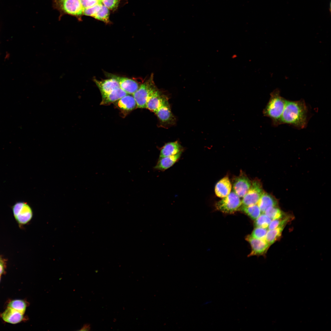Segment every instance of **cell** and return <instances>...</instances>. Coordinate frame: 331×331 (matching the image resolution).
Masks as SVG:
<instances>
[{"label": "cell", "instance_id": "6da1fadb", "mask_svg": "<svg viewBox=\"0 0 331 331\" xmlns=\"http://www.w3.org/2000/svg\"><path fill=\"white\" fill-rule=\"evenodd\" d=\"M308 110L304 100L286 101L281 124H287L298 129L305 128L308 120Z\"/></svg>", "mask_w": 331, "mask_h": 331}, {"label": "cell", "instance_id": "7a4b0ae2", "mask_svg": "<svg viewBox=\"0 0 331 331\" xmlns=\"http://www.w3.org/2000/svg\"><path fill=\"white\" fill-rule=\"evenodd\" d=\"M270 97L263 111L264 115L270 118L272 125L281 124V120L287 100L281 96L280 91L276 89L271 92Z\"/></svg>", "mask_w": 331, "mask_h": 331}, {"label": "cell", "instance_id": "3957f363", "mask_svg": "<svg viewBox=\"0 0 331 331\" xmlns=\"http://www.w3.org/2000/svg\"><path fill=\"white\" fill-rule=\"evenodd\" d=\"M52 5L54 8L60 12V17L68 14L81 20L84 8L80 0H52Z\"/></svg>", "mask_w": 331, "mask_h": 331}, {"label": "cell", "instance_id": "277c9868", "mask_svg": "<svg viewBox=\"0 0 331 331\" xmlns=\"http://www.w3.org/2000/svg\"><path fill=\"white\" fill-rule=\"evenodd\" d=\"M157 88L154 80L153 74H151L149 78L141 84L133 94L136 103L137 108H146L149 97Z\"/></svg>", "mask_w": 331, "mask_h": 331}, {"label": "cell", "instance_id": "5b68a950", "mask_svg": "<svg viewBox=\"0 0 331 331\" xmlns=\"http://www.w3.org/2000/svg\"><path fill=\"white\" fill-rule=\"evenodd\" d=\"M242 204L240 197L234 191L217 202L216 209L223 213H232L238 210Z\"/></svg>", "mask_w": 331, "mask_h": 331}, {"label": "cell", "instance_id": "8992f818", "mask_svg": "<svg viewBox=\"0 0 331 331\" xmlns=\"http://www.w3.org/2000/svg\"><path fill=\"white\" fill-rule=\"evenodd\" d=\"M264 192L260 182L255 180L241 201V206H247L257 204Z\"/></svg>", "mask_w": 331, "mask_h": 331}, {"label": "cell", "instance_id": "52a82bcc", "mask_svg": "<svg viewBox=\"0 0 331 331\" xmlns=\"http://www.w3.org/2000/svg\"><path fill=\"white\" fill-rule=\"evenodd\" d=\"M155 113L162 125H172L175 123V118L172 113L168 98L165 96L163 98L160 106Z\"/></svg>", "mask_w": 331, "mask_h": 331}, {"label": "cell", "instance_id": "ba28073f", "mask_svg": "<svg viewBox=\"0 0 331 331\" xmlns=\"http://www.w3.org/2000/svg\"><path fill=\"white\" fill-rule=\"evenodd\" d=\"M13 211L16 219L21 224L27 223L32 217L31 209L25 202H20L16 203L13 207Z\"/></svg>", "mask_w": 331, "mask_h": 331}, {"label": "cell", "instance_id": "9c48e42d", "mask_svg": "<svg viewBox=\"0 0 331 331\" xmlns=\"http://www.w3.org/2000/svg\"><path fill=\"white\" fill-rule=\"evenodd\" d=\"M252 182L243 173L236 177L233 181V191L240 197H243L250 188Z\"/></svg>", "mask_w": 331, "mask_h": 331}, {"label": "cell", "instance_id": "30bf717a", "mask_svg": "<svg viewBox=\"0 0 331 331\" xmlns=\"http://www.w3.org/2000/svg\"><path fill=\"white\" fill-rule=\"evenodd\" d=\"M105 74L109 78L115 79L118 82L120 87L128 94L133 95L140 86L138 83L133 79L110 73Z\"/></svg>", "mask_w": 331, "mask_h": 331}, {"label": "cell", "instance_id": "8fae6325", "mask_svg": "<svg viewBox=\"0 0 331 331\" xmlns=\"http://www.w3.org/2000/svg\"><path fill=\"white\" fill-rule=\"evenodd\" d=\"M246 240L251 245L252 251L249 255L251 256L262 254L264 253L269 245L265 239H258L248 235Z\"/></svg>", "mask_w": 331, "mask_h": 331}, {"label": "cell", "instance_id": "7c38bea8", "mask_svg": "<svg viewBox=\"0 0 331 331\" xmlns=\"http://www.w3.org/2000/svg\"><path fill=\"white\" fill-rule=\"evenodd\" d=\"M114 103L116 106L124 113H127L137 108L136 103L134 97L129 94Z\"/></svg>", "mask_w": 331, "mask_h": 331}, {"label": "cell", "instance_id": "4fadbf2b", "mask_svg": "<svg viewBox=\"0 0 331 331\" xmlns=\"http://www.w3.org/2000/svg\"><path fill=\"white\" fill-rule=\"evenodd\" d=\"M93 80L99 89L101 95L108 93L120 87L118 82L112 78L102 80L94 78Z\"/></svg>", "mask_w": 331, "mask_h": 331}, {"label": "cell", "instance_id": "5bb4252c", "mask_svg": "<svg viewBox=\"0 0 331 331\" xmlns=\"http://www.w3.org/2000/svg\"><path fill=\"white\" fill-rule=\"evenodd\" d=\"M183 151L178 154L170 156L159 158L156 165L154 167L155 169L164 171L172 166L180 158Z\"/></svg>", "mask_w": 331, "mask_h": 331}, {"label": "cell", "instance_id": "9a60e30c", "mask_svg": "<svg viewBox=\"0 0 331 331\" xmlns=\"http://www.w3.org/2000/svg\"><path fill=\"white\" fill-rule=\"evenodd\" d=\"M231 188L229 177H225L216 183L215 188V194L218 197L223 198L230 192Z\"/></svg>", "mask_w": 331, "mask_h": 331}, {"label": "cell", "instance_id": "2e32d148", "mask_svg": "<svg viewBox=\"0 0 331 331\" xmlns=\"http://www.w3.org/2000/svg\"><path fill=\"white\" fill-rule=\"evenodd\" d=\"M164 96L157 88L149 97L146 108L155 113L160 106Z\"/></svg>", "mask_w": 331, "mask_h": 331}, {"label": "cell", "instance_id": "e0dca14e", "mask_svg": "<svg viewBox=\"0 0 331 331\" xmlns=\"http://www.w3.org/2000/svg\"><path fill=\"white\" fill-rule=\"evenodd\" d=\"M183 150L182 146L177 141L168 143L161 149L159 158L176 154Z\"/></svg>", "mask_w": 331, "mask_h": 331}, {"label": "cell", "instance_id": "ac0fdd59", "mask_svg": "<svg viewBox=\"0 0 331 331\" xmlns=\"http://www.w3.org/2000/svg\"><path fill=\"white\" fill-rule=\"evenodd\" d=\"M127 94L120 87L117 88L108 93L101 95L100 105H108L114 103Z\"/></svg>", "mask_w": 331, "mask_h": 331}, {"label": "cell", "instance_id": "d6986e66", "mask_svg": "<svg viewBox=\"0 0 331 331\" xmlns=\"http://www.w3.org/2000/svg\"><path fill=\"white\" fill-rule=\"evenodd\" d=\"M2 317L6 322L13 324L19 323L23 318V314L9 307L2 313Z\"/></svg>", "mask_w": 331, "mask_h": 331}, {"label": "cell", "instance_id": "ffe728a7", "mask_svg": "<svg viewBox=\"0 0 331 331\" xmlns=\"http://www.w3.org/2000/svg\"><path fill=\"white\" fill-rule=\"evenodd\" d=\"M277 204V201L272 196L264 192L257 204L261 212L264 213L268 207L276 206Z\"/></svg>", "mask_w": 331, "mask_h": 331}, {"label": "cell", "instance_id": "44dd1931", "mask_svg": "<svg viewBox=\"0 0 331 331\" xmlns=\"http://www.w3.org/2000/svg\"><path fill=\"white\" fill-rule=\"evenodd\" d=\"M238 210L244 212L253 220L256 219L261 215V213L257 204L247 206H241Z\"/></svg>", "mask_w": 331, "mask_h": 331}, {"label": "cell", "instance_id": "7402d4cb", "mask_svg": "<svg viewBox=\"0 0 331 331\" xmlns=\"http://www.w3.org/2000/svg\"><path fill=\"white\" fill-rule=\"evenodd\" d=\"M283 229L282 228H278L267 231L265 240L269 245L272 244L280 238Z\"/></svg>", "mask_w": 331, "mask_h": 331}, {"label": "cell", "instance_id": "603a6c76", "mask_svg": "<svg viewBox=\"0 0 331 331\" xmlns=\"http://www.w3.org/2000/svg\"><path fill=\"white\" fill-rule=\"evenodd\" d=\"M109 16V12L108 9L102 3L100 10L93 17L105 23H108L110 22Z\"/></svg>", "mask_w": 331, "mask_h": 331}, {"label": "cell", "instance_id": "cb8c5ba5", "mask_svg": "<svg viewBox=\"0 0 331 331\" xmlns=\"http://www.w3.org/2000/svg\"><path fill=\"white\" fill-rule=\"evenodd\" d=\"M264 213L270 219L272 220L281 218L283 216V213L282 211L276 206L268 207Z\"/></svg>", "mask_w": 331, "mask_h": 331}, {"label": "cell", "instance_id": "d4e9b609", "mask_svg": "<svg viewBox=\"0 0 331 331\" xmlns=\"http://www.w3.org/2000/svg\"><path fill=\"white\" fill-rule=\"evenodd\" d=\"M8 306L23 314L25 311L26 304L25 302L22 300H14L11 301L8 304Z\"/></svg>", "mask_w": 331, "mask_h": 331}, {"label": "cell", "instance_id": "484cf974", "mask_svg": "<svg viewBox=\"0 0 331 331\" xmlns=\"http://www.w3.org/2000/svg\"><path fill=\"white\" fill-rule=\"evenodd\" d=\"M255 220L254 225L255 227L264 228L268 227L271 221V219L265 214L260 215Z\"/></svg>", "mask_w": 331, "mask_h": 331}, {"label": "cell", "instance_id": "4316f807", "mask_svg": "<svg viewBox=\"0 0 331 331\" xmlns=\"http://www.w3.org/2000/svg\"><path fill=\"white\" fill-rule=\"evenodd\" d=\"M289 220L288 217L285 218L273 219L271 221L268 228L269 230H272L278 228H284V226Z\"/></svg>", "mask_w": 331, "mask_h": 331}, {"label": "cell", "instance_id": "83f0119b", "mask_svg": "<svg viewBox=\"0 0 331 331\" xmlns=\"http://www.w3.org/2000/svg\"><path fill=\"white\" fill-rule=\"evenodd\" d=\"M102 2H99L90 7L83 10V15L94 17L100 10Z\"/></svg>", "mask_w": 331, "mask_h": 331}, {"label": "cell", "instance_id": "f1b7e54d", "mask_svg": "<svg viewBox=\"0 0 331 331\" xmlns=\"http://www.w3.org/2000/svg\"><path fill=\"white\" fill-rule=\"evenodd\" d=\"M267 231V228L256 227L253 230L250 236L255 238L265 239Z\"/></svg>", "mask_w": 331, "mask_h": 331}, {"label": "cell", "instance_id": "f546056e", "mask_svg": "<svg viewBox=\"0 0 331 331\" xmlns=\"http://www.w3.org/2000/svg\"><path fill=\"white\" fill-rule=\"evenodd\" d=\"M101 2L108 9L113 10L117 8L120 0H101Z\"/></svg>", "mask_w": 331, "mask_h": 331}, {"label": "cell", "instance_id": "4dcf8cb0", "mask_svg": "<svg viewBox=\"0 0 331 331\" xmlns=\"http://www.w3.org/2000/svg\"><path fill=\"white\" fill-rule=\"evenodd\" d=\"M80 1L84 9L90 7L101 2L94 0H80Z\"/></svg>", "mask_w": 331, "mask_h": 331}, {"label": "cell", "instance_id": "1f68e13d", "mask_svg": "<svg viewBox=\"0 0 331 331\" xmlns=\"http://www.w3.org/2000/svg\"><path fill=\"white\" fill-rule=\"evenodd\" d=\"M90 326L89 324H86L84 325L83 327L82 328L81 330H89L90 329Z\"/></svg>", "mask_w": 331, "mask_h": 331}, {"label": "cell", "instance_id": "d6a6232c", "mask_svg": "<svg viewBox=\"0 0 331 331\" xmlns=\"http://www.w3.org/2000/svg\"><path fill=\"white\" fill-rule=\"evenodd\" d=\"M4 270L3 265L2 262L0 261V276L3 272Z\"/></svg>", "mask_w": 331, "mask_h": 331}, {"label": "cell", "instance_id": "836d02e7", "mask_svg": "<svg viewBox=\"0 0 331 331\" xmlns=\"http://www.w3.org/2000/svg\"><path fill=\"white\" fill-rule=\"evenodd\" d=\"M94 0L97 1H98V2H101V0Z\"/></svg>", "mask_w": 331, "mask_h": 331}, {"label": "cell", "instance_id": "e575fe53", "mask_svg": "<svg viewBox=\"0 0 331 331\" xmlns=\"http://www.w3.org/2000/svg\"></svg>", "mask_w": 331, "mask_h": 331}]
</instances>
